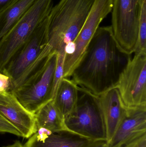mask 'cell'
<instances>
[{
	"mask_svg": "<svg viewBox=\"0 0 146 147\" xmlns=\"http://www.w3.org/2000/svg\"><path fill=\"white\" fill-rule=\"evenodd\" d=\"M131 58L119 47L111 26L99 27L71 77L80 87L100 96L116 87Z\"/></svg>",
	"mask_w": 146,
	"mask_h": 147,
	"instance_id": "cell-1",
	"label": "cell"
},
{
	"mask_svg": "<svg viewBox=\"0 0 146 147\" xmlns=\"http://www.w3.org/2000/svg\"><path fill=\"white\" fill-rule=\"evenodd\" d=\"M94 0H61L48 17V45L52 52L69 53Z\"/></svg>",
	"mask_w": 146,
	"mask_h": 147,
	"instance_id": "cell-2",
	"label": "cell"
},
{
	"mask_svg": "<svg viewBox=\"0 0 146 147\" xmlns=\"http://www.w3.org/2000/svg\"><path fill=\"white\" fill-rule=\"evenodd\" d=\"M53 0H37L12 29L0 40V72L16 52L48 17Z\"/></svg>",
	"mask_w": 146,
	"mask_h": 147,
	"instance_id": "cell-3",
	"label": "cell"
},
{
	"mask_svg": "<svg viewBox=\"0 0 146 147\" xmlns=\"http://www.w3.org/2000/svg\"><path fill=\"white\" fill-rule=\"evenodd\" d=\"M65 123L73 134L93 141H107L98 97L85 88L79 86L77 104Z\"/></svg>",
	"mask_w": 146,
	"mask_h": 147,
	"instance_id": "cell-4",
	"label": "cell"
},
{
	"mask_svg": "<svg viewBox=\"0 0 146 147\" xmlns=\"http://www.w3.org/2000/svg\"><path fill=\"white\" fill-rule=\"evenodd\" d=\"M144 0H114L112 27L121 50L128 55L135 51L138 40L140 15Z\"/></svg>",
	"mask_w": 146,
	"mask_h": 147,
	"instance_id": "cell-5",
	"label": "cell"
},
{
	"mask_svg": "<svg viewBox=\"0 0 146 147\" xmlns=\"http://www.w3.org/2000/svg\"><path fill=\"white\" fill-rule=\"evenodd\" d=\"M57 60V53L54 52L35 75L12 91L22 105L32 114H35L41 107L52 99Z\"/></svg>",
	"mask_w": 146,
	"mask_h": 147,
	"instance_id": "cell-6",
	"label": "cell"
},
{
	"mask_svg": "<svg viewBox=\"0 0 146 147\" xmlns=\"http://www.w3.org/2000/svg\"><path fill=\"white\" fill-rule=\"evenodd\" d=\"M48 17L35 30L30 39L10 59L2 73L9 77V91L14 90L25 73L38 61L48 45Z\"/></svg>",
	"mask_w": 146,
	"mask_h": 147,
	"instance_id": "cell-7",
	"label": "cell"
},
{
	"mask_svg": "<svg viewBox=\"0 0 146 147\" xmlns=\"http://www.w3.org/2000/svg\"><path fill=\"white\" fill-rule=\"evenodd\" d=\"M116 87L127 107H146V53H134Z\"/></svg>",
	"mask_w": 146,
	"mask_h": 147,
	"instance_id": "cell-8",
	"label": "cell"
},
{
	"mask_svg": "<svg viewBox=\"0 0 146 147\" xmlns=\"http://www.w3.org/2000/svg\"><path fill=\"white\" fill-rule=\"evenodd\" d=\"M0 115L18 129L23 138L28 139L37 132L34 114L27 110L11 91L0 94Z\"/></svg>",
	"mask_w": 146,
	"mask_h": 147,
	"instance_id": "cell-9",
	"label": "cell"
},
{
	"mask_svg": "<svg viewBox=\"0 0 146 147\" xmlns=\"http://www.w3.org/2000/svg\"><path fill=\"white\" fill-rule=\"evenodd\" d=\"M146 134V107H127L107 147H121Z\"/></svg>",
	"mask_w": 146,
	"mask_h": 147,
	"instance_id": "cell-10",
	"label": "cell"
},
{
	"mask_svg": "<svg viewBox=\"0 0 146 147\" xmlns=\"http://www.w3.org/2000/svg\"><path fill=\"white\" fill-rule=\"evenodd\" d=\"M98 97L108 142L126 115L127 107L124 104L116 87Z\"/></svg>",
	"mask_w": 146,
	"mask_h": 147,
	"instance_id": "cell-11",
	"label": "cell"
},
{
	"mask_svg": "<svg viewBox=\"0 0 146 147\" xmlns=\"http://www.w3.org/2000/svg\"><path fill=\"white\" fill-rule=\"evenodd\" d=\"M92 140L71 132L53 133L39 128L23 145L24 147H85Z\"/></svg>",
	"mask_w": 146,
	"mask_h": 147,
	"instance_id": "cell-12",
	"label": "cell"
},
{
	"mask_svg": "<svg viewBox=\"0 0 146 147\" xmlns=\"http://www.w3.org/2000/svg\"><path fill=\"white\" fill-rule=\"evenodd\" d=\"M34 115L37 130L44 128L53 133L71 132L66 127L64 117L57 108L53 99L41 107Z\"/></svg>",
	"mask_w": 146,
	"mask_h": 147,
	"instance_id": "cell-13",
	"label": "cell"
},
{
	"mask_svg": "<svg viewBox=\"0 0 146 147\" xmlns=\"http://www.w3.org/2000/svg\"><path fill=\"white\" fill-rule=\"evenodd\" d=\"M79 86L69 78H63L54 100L55 105L64 119L75 108L79 96Z\"/></svg>",
	"mask_w": 146,
	"mask_h": 147,
	"instance_id": "cell-14",
	"label": "cell"
},
{
	"mask_svg": "<svg viewBox=\"0 0 146 147\" xmlns=\"http://www.w3.org/2000/svg\"><path fill=\"white\" fill-rule=\"evenodd\" d=\"M37 0H15L0 13V40L19 20Z\"/></svg>",
	"mask_w": 146,
	"mask_h": 147,
	"instance_id": "cell-15",
	"label": "cell"
},
{
	"mask_svg": "<svg viewBox=\"0 0 146 147\" xmlns=\"http://www.w3.org/2000/svg\"><path fill=\"white\" fill-rule=\"evenodd\" d=\"M146 53V0L141 5L138 40L134 53Z\"/></svg>",
	"mask_w": 146,
	"mask_h": 147,
	"instance_id": "cell-16",
	"label": "cell"
},
{
	"mask_svg": "<svg viewBox=\"0 0 146 147\" xmlns=\"http://www.w3.org/2000/svg\"><path fill=\"white\" fill-rule=\"evenodd\" d=\"M66 56V52L63 51L57 53V60L56 66L54 75L53 88L52 92V99L55 96L57 91L62 79L63 78V64L64 59Z\"/></svg>",
	"mask_w": 146,
	"mask_h": 147,
	"instance_id": "cell-17",
	"label": "cell"
},
{
	"mask_svg": "<svg viewBox=\"0 0 146 147\" xmlns=\"http://www.w3.org/2000/svg\"><path fill=\"white\" fill-rule=\"evenodd\" d=\"M0 133H8L21 137L18 129L7 119L0 115Z\"/></svg>",
	"mask_w": 146,
	"mask_h": 147,
	"instance_id": "cell-18",
	"label": "cell"
},
{
	"mask_svg": "<svg viewBox=\"0 0 146 147\" xmlns=\"http://www.w3.org/2000/svg\"><path fill=\"white\" fill-rule=\"evenodd\" d=\"M10 87V81L9 77L0 72V94L9 90Z\"/></svg>",
	"mask_w": 146,
	"mask_h": 147,
	"instance_id": "cell-19",
	"label": "cell"
},
{
	"mask_svg": "<svg viewBox=\"0 0 146 147\" xmlns=\"http://www.w3.org/2000/svg\"><path fill=\"white\" fill-rule=\"evenodd\" d=\"M121 147H146V134Z\"/></svg>",
	"mask_w": 146,
	"mask_h": 147,
	"instance_id": "cell-20",
	"label": "cell"
},
{
	"mask_svg": "<svg viewBox=\"0 0 146 147\" xmlns=\"http://www.w3.org/2000/svg\"><path fill=\"white\" fill-rule=\"evenodd\" d=\"M107 141L104 140L93 141L85 147H107Z\"/></svg>",
	"mask_w": 146,
	"mask_h": 147,
	"instance_id": "cell-21",
	"label": "cell"
},
{
	"mask_svg": "<svg viewBox=\"0 0 146 147\" xmlns=\"http://www.w3.org/2000/svg\"><path fill=\"white\" fill-rule=\"evenodd\" d=\"M15 0H0V13L13 3Z\"/></svg>",
	"mask_w": 146,
	"mask_h": 147,
	"instance_id": "cell-22",
	"label": "cell"
},
{
	"mask_svg": "<svg viewBox=\"0 0 146 147\" xmlns=\"http://www.w3.org/2000/svg\"><path fill=\"white\" fill-rule=\"evenodd\" d=\"M3 147H24L23 145L20 142L16 141L12 145H9Z\"/></svg>",
	"mask_w": 146,
	"mask_h": 147,
	"instance_id": "cell-23",
	"label": "cell"
},
{
	"mask_svg": "<svg viewBox=\"0 0 146 147\" xmlns=\"http://www.w3.org/2000/svg\"></svg>",
	"mask_w": 146,
	"mask_h": 147,
	"instance_id": "cell-24",
	"label": "cell"
}]
</instances>
